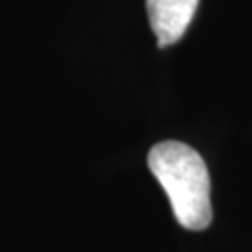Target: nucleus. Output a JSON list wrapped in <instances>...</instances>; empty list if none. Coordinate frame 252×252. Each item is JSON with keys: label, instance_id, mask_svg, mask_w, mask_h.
I'll list each match as a JSON object with an SVG mask.
<instances>
[{"label": "nucleus", "instance_id": "1", "mask_svg": "<svg viewBox=\"0 0 252 252\" xmlns=\"http://www.w3.org/2000/svg\"><path fill=\"white\" fill-rule=\"evenodd\" d=\"M147 166L166 191L175 219L191 231L206 229L212 220L210 177L202 156L179 141H162L152 147Z\"/></svg>", "mask_w": 252, "mask_h": 252}, {"label": "nucleus", "instance_id": "2", "mask_svg": "<svg viewBox=\"0 0 252 252\" xmlns=\"http://www.w3.org/2000/svg\"><path fill=\"white\" fill-rule=\"evenodd\" d=\"M200 0H147V17L160 49L183 38Z\"/></svg>", "mask_w": 252, "mask_h": 252}]
</instances>
